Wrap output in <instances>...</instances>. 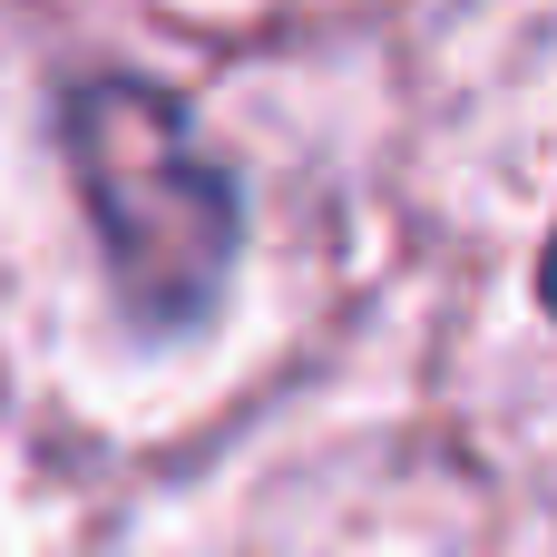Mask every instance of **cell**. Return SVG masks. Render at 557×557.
<instances>
[{
  "label": "cell",
  "mask_w": 557,
  "mask_h": 557,
  "mask_svg": "<svg viewBox=\"0 0 557 557\" xmlns=\"http://www.w3.org/2000/svg\"><path fill=\"white\" fill-rule=\"evenodd\" d=\"M59 157L88 196L108 284L137 333H196L225 304L245 196L196 117L147 78H78L59 88Z\"/></svg>",
  "instance_id": "obj_1"
}]
</instances>
